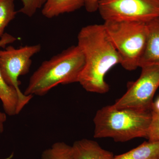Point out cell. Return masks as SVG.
<instances>
[{
    "mask_svg": "<svg viewBox=\"0 0 159 159\" xmlns=\"http://www.w3.org/2000/svg\"><path fill=\"white\" fill-rule=\"evenodd\" d=\"M147 43L139 67L148 65L159 66V16L146 23Z\"/></svg>",
    "mask_w": 159,
    "mask_h": 159,
    "instance_id": "9c48e42d",
    "label": "cell"
},
{
    "mask_svg": "<svg viewBox=\"0 0 159 159\" xmlns=\"http://www.w3.org/2000/svg\"><path fill=\"white\" fill-rule=\"evenodd\" d=\"M84 65V58L78 46H72L45 61L29 79L26 95L43 96L60 84L78 82Z\"/></svg>",
    "mask_w": 159,
    "mask_h": 159,
    "instance_id": "7a4b0ae2",
    "label": "cell"
},
{
    "mask_svg": "<svg viewBox=\"0 0 159 159\" xmlns=\"http://www.w3.org/2000/svg\"><path fill=\"white\" fill-rule=\"evenodd\" d=\"M17 12L15 9L14 0H0V38Z\"/></svg>",
    "mask_w": 159,
    "mask_h": 159,
    "instance_id": "5bb4252c",
    "label": "cell"
},
{
    "mask_svg": "<svg viewBox=\"0 0 159 159\" xmlns=\"http://www.w3.org/2000/svg\"><path fill=\"white\" fill-rule=\"evenodd\" d=\"M85 0H46L42 13L48 18L57 17L60 15L70 13L84 6Z\"/></svg>",
    "mask_w": 159,
    "mask_h": 159,
    "instance_id": "8fae6325",
    "label": "cell"
},
{
    "mask_svg": "<svg viewBox=\"0 0 159 159\" xmlns=\"http://www.w3.org/2000/svg\"><path fill=\"white\" fill-rule=\"evenodd\" d=\"M151 114L147 139L149 142H156L159 141V111L152 109Z\"/></svg>",
    "mask_w": 159,
    "mask_h": 159,
    "instance_id": "2e32d148",
    "label": "cell"
},
{
    "mask_svg": "<svg viewBox=\"0 0 159 159\" xmlns=\"http://www.w3.org/2000/svg\"><path fill=\"white\" fill-rule=\"evenodd\" d=\"M73 159H112L113 152L102 148L97 142L82 139L72 145Z\"/></svg>",
    "mask_w": 159,
    "mask_h": 159,
    "instance_id": "30bf717a",
    "label": "cell"
},
{
    "mask_svg": "<svg viewBox=\"0 0 159 159\" xmlns=\"http://www.w3.org/2000/svg\"><path fill=\"white\" fill-rule=\"evenodd\" d=\"M141 68L139 79L116 100L113 104L116 108L151 111L154 96L159 87V66H145Z\"/></svg>",
    "mask_w": 159,
    "mask_h": 159,
    "instance_id": "8992f818",
    "label": "cell"
},
{
    "mask_svg": "<svg viewBox=\"0 0 159 159\" xmlns=\"http://www.w3.org/2000/svg\"><path fill=\"white\" fill-rule=\"evenodd\" d=\"M16 40V38L11 34L4 33L0 39V48H5ZM33 97L19 93L14 88L9 85L0 72V100L6 115L14 116L19 114Z\"/></svg>",
    "mask_w": 159,
    "mask_h": 159,
    "instance_id": "ba28073f",
    "label": "cell"
},
{
    "mask_svg": "<svg viewBox=\"0 0 159 159\" xmlns=\"http://www.w3.org/2000/svg\"><path fill=\"white\" fill-rule=\"evenodd\" d=\"M7 120V115L5 112H0V133H2L4 131V124ZM13 157V155L11 154L10 156L5 159H11Z\"/></svg>",
    "mask_w": 159,
    "mask_h": 159,
    "instance_id": "ac0fdd59",
    "label": "cell"
},
{
    "mask_svg": "<svg viewBox=\"0 0 159 159\" xmlns=\"http://www.w3.org/2000/svg\"><path fill=\"white\" fill-rule=\"evenodd\" d=\"M112 159H159V141L143 142L127 152L114 156Z\"/></svg>",
    "mask_w": 159,
    "mask_h": 159,
    "instance_id": "7c38bea8",
    "label": "cell"
},
{
    "mask_svg": "<svg viewBox=\"0 0 159 159\" xmlns=\"http://www.w3.org/2000/svg\"><path fill=\"white\" fill-rule=\"evenodd\" d=\"M77 41L84 58L78 82L87 92L107 93L110 87L104 79L105 75L121 61L104 25L95 24L83 27L78 33Z\"/></svg>",
    "mask_w": 159,
    "mask_h": 159,
    "instance_id": "6da1fadb",
    "label": "cell"
},
{
    "mask_svg": "<svg viewBox=\"0 0 159 159\" xmlns=\"http://www.w3.org/2000/svg\"><path fill=\"white\" fill-rule=\"evenodd\" d=\"M41 159H73L72 146L65 142H55L43 152Z\"/></svg>",
    "mask_w": 159,
    "mask_h": 159,
    "instance_id": "4fadbf2b",
    "label": "cell"
},
{
    "mask_svg": "<svg viewBox=\"0 0 159 159\" xmlns=\"http://www.w3.org/2000/svg\"><path fill=\"white\" fill-rule=\"evenodd\" d=\"M23 6L18 12L22 13L29 17H32L38 9H41L46 0H21Z\"/></svg>",
    "mask_w": 159,
    "mask_h": 159,
    "instance_id": "9a60e30c",
    "label": "cell"
},
{
    "mask_svg": "<svg viewBox=\"0 0 159 159\" xmlns=\"http://www.w3.org/2000/svg\"><path fill=\"white\" fill-rule=\"evenodd\" d=\"M104 28L119 54L120 65L128 71L139 67L147 43L146 23L135 21H105Z\"/></svg>",
    "mask_w": 159,
    "mask_h": 159,
    "instance_id": "277c9868",
    "label": "cell"
},
{
    "mask_svg": "<svg viewBox=\"0 0 159 159\" xmlns=\"http://www.w3.org/2000/svg\"><path fill=\"white\" fill-rule=\"evenodd\" d=\"M100 0H85L84 7L89 12H95L97 11Z\"/></svg>",
    "mask_w": 159,
    "mask_h": 159,
    "instance_id": "e0dca14e",
    "label": "cell"
},
{
    "mask_svg": "<svg viewBox=\"0 0 159 159\" xmlns=\"http://www.w3.org/2000/svg\"><path fill=\"white\" fill-rule=\"evenodd\" d=\"M98 10L104 21L147 23L159 16V0H100Z\"/></svg>",
    "mask_w": 159,
    "mask_h": 159,
    "instance_id": "5b68a950",
    "label": "cell"
},
{
    "mask_svg": "<svg viewBox=\"0 0 159 159\" xmlns=\"http://www.w3.org/2000/svg\"><path fill=\"white\" fill-rule=\"evenodd\" d=\"M41 50L40 44L27 45L15 48L12 46L0 50V72L6 82L19 92V77L29 73L31 58Z\"/></svg>",
    "mask_w": 159,
    "mask_h": 159,
    "instance_id": "52a82bcc",
    "label": "cell"
},
{
    "mask_svg": "<svg viewBox=\"0 0 159 159\" xmlns=\"http://www.w3.org/2000/svg\"><path fill=\"white\" fill-rule=\"evenodd\" d=\"M151 111L118 109L106 106L97 111L94 117V137L111 138L125 142L136 138L148 139Z\"/></svg>",
    "mask_w": 159,
    "mask_h": 159,
    "instance_id": "3957f363",
    "label": "cell"
}]
</instances>
